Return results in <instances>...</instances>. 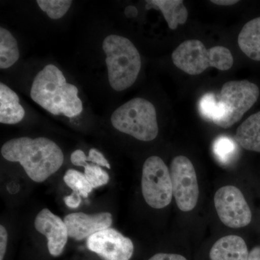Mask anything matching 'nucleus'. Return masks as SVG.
I'll return each instance as SVG.
<instances>
[{
  "instance_id": "obj_15",
  "label": "nucleus",
  "mask_w": 260,
  "mask_h": 260,
  "mask_svg": "<svg viewBox=\"0 0 260 260\" xmlns=\"http://www.w3.org/2000/svg\"><path fill=\"white\" fill-rule=\"evenodd\" d=\"M146 9L160 10L172 30L185 23L188 18V10L181 0H149Z\"/></svg>"
},
{
  "instance_id": "obj_14",
  "label": "nucleus",
  "mask_w": 260,
  "mask_h": 260,
  "mask_svg": "<svg viewBox=\"0 0 260 260\" xmlns=\"http://www.w3.org/2000/svg\"><path fill=\"white\" fill-rule=\"evenodd\" d=\"M25 112L15 91L4 83H0V122L15 124L23 120Z\"/></svg>"
},
{
  "instance_id": "obj_29",
  "label": "nucleus",
  "mask_w": 260,
  "mask_h": 260,
  "mask_svg": "<svg viewBox=\"0 0 260 260\" xmlns=\"http://www.w3.org/2000/svg\"><path fill=\"white\" fill-rule=\"evenodd\" d=\"M124 14L127 18H135L138 14V10L134 6L126 7L124 10Z\"/></svg>"
},
{
  "instance_id": "obj_7",
  "label": "nucleus",
  "mask_w": 260,
  "mask_h": 260,
  "mask_svg": "<svg viewBox=\"0 0 260 260\" xmlns=\"http://www.w3.org/2000/svg\"><path fill=\"white\" fill-rule=\"evenodd\" d=\"M142 193L147 204L155 209L166 208L172 202L173 187L170 172L158 156H151L143 164Z\"/></svg>"
},
{
  "instance_id": "obj_26",
  "label": "nucleus",
  "mask_w": 260,
  "mask_h": 260,
  "mask_svg": "<svg viewBox=\"0 0 260 260\" xmlns=\"http://www.w3.org/2000/svg\"><path fill=\"white\" fill-rule=\"evenodd\" d=\"M64 201L67 206L70 208H77L81 204V195L73 191L69 196L64 197Z\"/></svg>"
},
{
  "instance_id": "obj_8",
  "label": "nucleus",
  "mask_w": 260,
  "mask_h": 260,
  "mask_svg": "<svg viewBox=\"0 0 260 260\" xmlns=\"http://www.w3.org/2000/svg\"><path fill=\"white\" fill-rule=\"evenodd\" d=\"M173 195L178 208L183 212L194 209L199 199V186L192 162L189 158L179 155L171 164Z\"/></svg>"
},
{
  "instance_id": "obj_16",
  "label": "nucleus",
  "mask_w": 260,
  "mask_h": 260,
  "mask_svg": "<svg viewBox=\"0 0 260 260\" xmlns=\"http://www.w3.org/2000/svg\"><path fill=\"white\" fill-rule=\"evenodd\" d=\"M235 140L245 150L260 153V112L248 117L238 127Z\"/></svg>"
},
{
  "instance_id": "obj_13",
  "label": "nucleus",
  "mask_w": 260,
  "mask_h": 260,
  "mask_svg": "<svg viewBox=\"0 0 260 260\" xmlns=\"http://www.w3.org/2000/svg\"><path fill=\"white\" fill-rule=\"evenodd\" d=\"M249 251L245 241L236 235L218 239L210 251V260H248Z\"/></svg>"
},
{
  "instance_id": "obj_10",
  "label": "nucleus",
  "mask_w": 260,
  "mask_h": 260,
  "mask_svg": "<svg viewBox=\"0 0 260 260\" xmlns=\"http://www.w3.org/2000/svg\"><path fill=\"white\" fill-rule=\"evenodd\" d=\"M86 244L102 260H129L134 253L131 239L114 229L95 233L88 238Z\"/></svg>"
},
{
  "instance_id": "obj_24",
  "label": "nucleus",
  "mask_w": 260,
  "mask_h": 260,
  "mask_svg": "<svg viewBox=\"0 0 260 260\" xmlns=\"http://www.w3.org/2000/svg\"><path fill=\"white\" fill-rule=\"evenodd\" d=\"M218 109V102L213 93L205 94L200 102V112L201 115L208 120L213 121Z\"/></svg>"
},
{
  "instance_id": "obj_12",
  "label": "nucleus",
  "mask_w": 260,
  "mask_h": 260,
  "mask_svg": "<svg viewBox=\"0 0 260 260\" xmlns=\"http://www.w3.org/2000/svg\"><path fill=\"white\" fill-rule=\"evenodd\" d=\"M69 237L77 241L83 240L95 233L109 229L112 224V215L100 213L88 215L83 213H70L64 219Z\"/></svg>"
},
{
  "instance_id": "obj_17",
  "label": "nucleus",
  "mask_w": 260,
  "mask_h": 260,
  "mask_svg": "<svg viewBox=\"0 0 260 260\" xmlns=\"http://www.w3.org/2000/svg\"><path fill=\"white\" fill-rule=\"evenodd\" d=\"M238 44L248 57L260 61V17L244 25L238 37Z\"/></svg>"
},
{
  "instance_id": "obj_21",
  "label": "nucleus",
  "mask_w": 260,
  "mask_h": 260,
  "mask_svg": "<svg viewBox=\"0 0 260 260\" xmlns=\"http://www.w3.org/2000/svg\"><path fill=\"white\" fill-rule=\"evenodd\" d=\"M71 162L76 167H85L88 161L94 162L99 167H104L110 169L111 166L108 162L107 158L104 157L100 151L95 148H91L89 150L88 157L85 155V153L81 150H76L71 154Z\"/></svg>"
},
{
  "instance_id": "obj_5",
  "label": "nucleus",
  "mask_w": 260,
  "mask_h": 260,
  "mask_svg": "<svg viewBox=\"0 0 260 260\" xmlns=\"http://www.w3.org/2000/svg\"><path fill=\"white\" fill-rule=\"evenodd\" d=\"M172 58L177 68L191 75L201 74L210 67L225 71L234 64L232 52L227 48L218 46L207 49L196 39L181 43L173 51Z\"/></svg>"
},
{
  "instance_id": "obj_11",
  "label": "nucleus",
  "mask_w": 260,
  "mask_h": 260,
  "mask_svg": "<svg viewBox=\"0 0 260 260\" xmlns=\"http://www.w3.org/2000/svg\"><path fill=\"white\" fill-rule=\"evenodd\" d=\"M34 225L38 232L47 237L49 254L53 256H60L69 237L64 222L50 210L44 208L38 214Z\"/></svg>"
},
{
  "instance_id": "obj_1",
  "label": "nucleus",
  "mask_w": 260,
  "mask_h": 260,
  "mask_svg": "<svg viewBox=\"0 0 260 260\" xmlns=\"http://www.w3.org/2000/svg\"><path fill=\"white\" fill-rule=\"evenodd\" d=\"M1 154L8 161L19 162L28 177L38 183L47 180L64 162L61 148L52 140L42 137L10 140L2 147Z\"/></svg>"
},
{
  "instance_id": "obj_25",
  "label": "nucleus",
  "mask_w": 260,
  "mask_h": 260,
  "mask_svg": "<svg viewBox=\"0 0 260 260\" xmlns=\"http://www.w3.org/2000/svg\"><path fill=\"white\" fill-rule=\"evenodd\" d=\"M8 242V234L3 225H0V260L4 259Z\"/></svg>"
},
{
  "instance_id": "obj_3",
  "label": "nucleus",
  "mask_w": 260,
  "mask_h": 260,
  "mask_svg": "<svg viewBox=\"0 0 260 260\" xmlns=\"http://www.w3.org/2000/svg\"><path fill=\"white\" fill-rule=\"evenodd\" d=\"M108 78L116 91L130 88L136 81L142 67L141 56L134 44L125 37L108 36L103 42Z\"/></svg>"
},
{
  "instance_id": "obj_2",
  "label": "nucleus",
  "mask_w": 260,
  "mask_h": 260,
  "mask_svg": "<svg viewBox=\"0 0 260 260\" xmlns=\"http://www.w3.org/2000/svg\"><path fill=\"white\" fill-rule=\"evenodd\" d=\"M30 97L44 109L54 114L73 118L83 112L78 89L67 83L64 75L55 65L48 64L32 82Z\"/></svg>"
},
{
  "instance_id": "obj_9",
  "label": "nucleus",
  "mask_w": 260,
  "mask_h": 260,
  "mask_svg": "<svg viewBox=\"0 0 260 260\" xmlns=\"http://www.w3.org/2000/svg\"><path fill=\"white\" fill-rule=\"evenodd\" d=\"M214 203L219 218L232 229L245 227L251 223V212L244 194L237 187L225 186L215 193Z\"/></svg>"
},
{
  "instance_id": "obj_23",
  "label": "nucleus",
  "mask_w": 260,
  "mask_h": 260,
  "mask_svg": "<svg viewBox=\"0 0 260 260\" xmlns=\"http://www.w3.org/2000/svg\"><path fill=\"white\" fill-rule=\"evenodd\" d=\"M84 174L93 189L105 185L109 181L108 173L103 170L102 167L98 165L87 164L85 167Z\"/></svg>"
},
{
  "instance_id": "obj_27",
  "label": "nucleus",
  "mask_w": 260,
  "mask_h": 260,
  "mask_svg": "<svg viewBox=\"0 0 260 260\" xmlns=\"http://www.w3.org/2000/svg\"><path fill=\"white\" fill-rule=\"evenodd\" d=\"M148 260H187L184 256L177 254H168V253H158Z\"/></svg>"
},
{
  "instance_id": "obj_4",
  "label": "nucleus",
  "mask_w": 260,
  "mask_h": 260,
  "mask_svg": "<svg viewBox=\"0 0 260 260\" xmlns=\"http://www.w3.org/2000/svg\"><path fill=\"white\" fill-rule=\"evenodd\" d=\"M111 121L118 131L140 141L150 142L158 134L156 111L151 102L135 98L113 112Z\"/></svg>"
},
{
  "instance_id": "obj_18",
  "label": "nucleus",
  "mask_w": 260,
  "mask_h": 260,
  "mask_svg": "<svg viewBox=\"0 0 260 260\" xmlns=\"http://www.w3.org/2000/svg\"><path fill=\"white\" fill-rule=\"evenodd\" d=\"M20 57L18 42L13 34L0 28V68L8 69L14 65Z\"/></svg>"
},
{
  "instance_id": "obj_6",
  "label": "nucleus",
  "mask_w": 260,
  "mask_h": 260,
  "mask_svg": "<svg viewBox=\"0 0 260 260\" xmlns=\"http://www.w3.org/2000/svg\"><path fill=\"white\" fill-rule=\"evenodd\" d=\"M259 95L257 85L249 80L227 82L222 87L213 122L224 129L231 127L254 106Z\"/></svg>"
},
{
  "instance_id": "obj_20",
  "label": "nucleus",
  "mask_w": 260,
  "mask_h": 260,
  "mask_svg": "<svg viewBox=\"0 0 260 260\" xmlns=\"http://www.w3.org/2000/svg\"><path fill=\"white\" fill-rule=\"evenodd\" d=\"M213 149L219 161L223 164H227L235 155L237 145L231 138L226 136H220L214 142Z\"/></svg>"
},
{
  "instance_id": "obj_30",
  "label": "nucleus",
  "mask_w": 260,
  "mask_h": 260,
  "mask_svg": "<svg viewBox=\"0 0 260 260\" xmlns=\"http://www.w3.org/2000/svg\"><path fill=\"white\" fill-rule=\"evenodd\" d=\"M213 4L222 5V6H230V5H234L239 3L237 0H213L210 1Z\"/></svg>"
},
{
  "instance_id": "obj_19",
  "label": "nucleus",
  "mask_w": 260,
  "mask_h": 260,
  "mask_svg": "<svg viewBox=\"0 0 260 260\" xmlns=\"http://www.w3.org/2000/svg\"><path fill=\"white\" fill-rule=\"evenodd\" d=\"M64 181L72 190L78 193L83 198H88L93 189L85 174L74 169L67 171L64 176Z\"/></svg>"
},
{
  "instance_id": "obj_22",
  "label": "nucleus",
  "mask_w": 260,
  "mask_h": 260,
  "mask_svg": "<svg viewBox=\"0 0 260 260\" xmlns=\"http://www.w3.org/2000/svg\"><path fill=\"white\" fill-rule=\"evenodd\" d=\"M73 2L70 0H38L37 4L42 11L54 20L60 19L69 10Z\"/></svg>"
},
{
  "instance_id": "obj_28",
  "label": "nucleus",
  "mask_w": 260,
  "mask_h": 260,
  "mask_svg": "<svg viewBox=\"0 0 260 260\" xmlns=\"http://www.w3.org/2000/svg\"><path fill=\"white\" fill-rule=\"evenodd\" d=\"M248 260H260V246L253 248L252 250L249 252Z\"/></svg>"
}]
</instances>
